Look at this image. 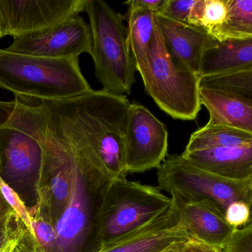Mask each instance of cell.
Instances as JSON below:
<instances>
[{
    "mask_svg": "<svg viewBox=\"0 0 252 252\" xmlns=\"http://www.w3.org/2000/svg\"><path fill=\"white\" fill-rule=\"evenodd\" d=\"M47 125L71 149L73 173L68 200L55 225L57 252H100V218L107 190L114 178L95 147L60 113L41 107Z\"/></svg>",
    "mask_w": 252,
    "mask_h": 252,
    "instance_id": "obj_1",
    "label": "cell"
},
{
    "mask_svg": "<svg viewBox=\"0 0 252 252\" xmlns=\"http://www.w3.org/2000/svg\"><path fill=\"white\" fill-rule=\"evenodd\" d=\"M48 101L95 147L114 179L126 178L124 137L130 102L126 95L92 90L71 98Z\"/></svg>",
    "mask_w": 252,
    "mask_h": 252,
    "instance_id": "obj_2",
    "label": "cell"
},
{
    "mask_svg": "<svg viewBox=\"0 0 252 252\" xmlns=\"http://www.w3.org/2000/svg\"><path fill=\"white\" fill-rule=\"evenodd\" d=\"M0 88L27 105L91 92L79 58L54 60L0 49Z\"/></svg>",
    "mask_w": 252,
    "mask_h": 252,
    "instance_id": "obj_3",
    "label": "cell"
},
{
    "mask_svg": "<svg viewBox=\"0 0 252 252\" xmlns=\"http://www.w3.org/2000/svg\"><path fill=\"white\" fill-rule=\"evenodd\" d=\"M92 34L95 76L103 91L130 95L135 83V66L126 42L124 17L103 0H86Z\"/></svg>",
    "mask_w": 252,
    "mask_h": 252,
    "instance_id": "obj_4",
    "label": "cell"
},
{
    "mask_svg": "<svg viewBox=\"0 0 252 252\" xmlns=\"http://www.w3.org/2000/svg\"><path fill=\"white\" fill-rule=\"evenodd\" d=\"M141 78L147 94L166 114L182 121L197 118L201 110L199 76L171 57L156 22L148 67Z\"/></svg>",
    "mask_w": 252,
    "mask_h": 252,
    "instance_id": "obj_5",
    "label": "cell"
},
{
    "mask_svg": "<svg viewBox=\"0 0 252 252\" xmlns=\"http://www.w3.org/2000/svg\"><path fill=\"white\" fill-rule=\"evenodd\" d=\"M172 198L157 187L114 179L110 184L100 218L102 250L133 234L170 206Z\"/></svg>",
    "mask_w": 252,
    "mask_h": 252,
    "instance_id": "obj_6",
    "label": "cell"
},
{
    "mask_svg": "<svg viewBox=\"0 0 252 252\" xmlns=\"http://www.w3.org/2000/svg\"><path fill=\"white\" fill-rule=\"evenodd\" d=\"M158 187L185 202L208 200L225 209L233 202L252 206V179H228L191 164L182 155H172L158 169Z\"/></svg>",
    "mask_w": 252,
    "mask_h": 252,
    "instance_id": "obj_7",
    "label": "cell"
},
{
    "mask_svg": "<svg viewBox=\"0 0 252 252\" xmlns=\"http://www.w3.org/2000/svg\"><path fill=\"white\" fill-rule=\"evenodd\" d=\"M38 137L43 148V161L38 185L37 203L29 209V213L41 217L55 226L64 212L70 194L73 153L66 140L47 125L45 116Z\"/></svg>",
    "mask_w": 252,
    "mask_h": 252,
    "instance_id": "obj_8",
    "label": "cell"
},
{
    "mask_svg": "<svg viewBox=\"0 0 252 252\" xmlns=\"http://www.w3.org/2000/svg\"><path fill=\"white\" fill-rule=\"evenodd\" d=\"M39 128L34 131L13 126L0 129V178L29 209L37 203L43 161V148L38 137Z\"/></svg>",
    "mask_w": 252,
    "mask_h": 252,
    "instance_id": "obj_9",
    "label": "cell"
},
{
    "mask_svg": "<svg viewBox=\"0 0 252 252\" xmlns=\"http://www.w3.org/2000/svg\"><path fill=\"white\" fill-rule=\"evenodd\" d=\"M168 137L165 125L148 109L130 103L124 137L127 174L158 169L167 155Z\"/></svg>",
    "mask_w": 252,
    "mask_h": 252,
    "instance_id": "obj_10",
    "label": "cell"
},
{
    "mask_svg": "<svg viewBox=\"0 0 252 252\" xmlns=\"http://www.w3.org/2000/svg\"><path fill=\"white\" fill-rule=\"evenodd\" d=\"M86 0H0L5 36H23L52 29L85 11Z\"/></svg>",
    "mask_w": 252,
    "mask_h": 252,
    "instance_id": "obj_11",
    "label": "cell"
},
{
    "mask_svg": "<svg viewBox=\"0 0 252 252\" xmlns=\"http://www.w3.org/2000/svg\"><path fill=\"white\" fill-rule=\"evenodd\" d=\"M91 27L78 17L37 33L13 37L5 49L8 52L54 60L79 58L82 54H92Z\"/></svg>",
    "mask_w": 252,
    "mask_h": 252,
    "instance_id": "obj_12",
    "label": "cell"
},
{
    "mask_svg": "<svg viewBox=\"0 0 252 252\" xmlns=\"http://www.w3.org/2000/svg\"><path fill=\"white\" fill-rule=\"evenodd\" d=\"M169 209L133 234L100 252H166L189 238L181 222L178 200L171 195Z\"/></svg>",
    "mask_w": 252,
    "mask_h": 252,
    "instance_id": "obj_13",
    "label": "cell"
},
{
    "mask_svg": "<svg viewBox=\"0 0 252 252\" xmlns=\"http://www.w3.org/2000/svg\"><path fill=\"white\" fill-rule=\"evenodd\" d=\"M156 24L171 57L198 76L203 53L217 39L203 29L155 14Z\"/></svg>",
    "mask_w": 252,
    "mask_h": 252,
    "instance_id": "obj_14",
    "label": "cell"
},
{
    "mask_svg": "<svg viewBox=\"0 0 252 252\" xmlns=\"http://www.w3.org/2000/svg\"><path fill=\"white\" fill-rule=\"evenodd\" d=\"M177 200L179 203L181 222L189 235L222 249L236 229L225 220L224 212L208 200L185 202Z\"/></svg>",
    "mask_w": 252,
    "mask_h": 252,
    "instance_id": "obj_15",
    "label": "cell"
},
{
    "mask_svg": "<svg viewBox=\"0 0 252 252\" xmlns=\"http://www.w3.org/2000/svg\"><path fill=\"white\" fill-rule=\"evenodd\" d=\"M189 162L214 175L228 179H252V143L238 147L184 152Z\"/></svg>",
    "mask_w": 252,
    "mask_h": 252,
    "instance_id": "obj_16",
    "label": "cell"
},
{
    "mask_svg": "<svg viewBox=\"0 0 252 252\" xmlns=\"http://www.w3.org/2000/svg\"><path fill=\"white\" fill-rule=\"evenodd\" d=\"M200 104L209 111L206 125H222L252 133V101L199 88Z\"/></svg>",
    "mask_w": 252,
    "mask_h": 252,
    "instance_id": "obj_17",
    "label": "cell"
},
{
    "mask_svg": "<svg viewBox=\"0 0 252 252\" xmlns=\"http://www.w3.org/2000/svg\"><path fill=\"white\" fill-rule=\"evenodd\" d=\"M252 68V38L217 41L205 51L200 61L199 79L205 76Z\"/></svg>",
    "mask_w": 252,
    "mask_h": 252,
    "instance_id": "obj_18",
    "label": "cell"
},
{
    "mask_svg": "<svg viewBox=\"0 0 252 252\" xmlns=\"http://www.w3.org/2000/svg\"><path fill=\"white\" fill-rule=\"evenodd\" d=\"M126 42L135 63V70L141 76L148 67V52L156 28L155 14L149 10L132 5L126 1Z\"/></svg>",
    "mask_w": 252,
    "mask_h": 252,
    "instance_id": "obj_19",
    "label": "cell"
},
{
    "mask_svg": "<svg viewBox=\"0 0 252 252\" xmlns=\"http://www.w3.org/2000/svg\"><path fill=\"white\" fill-rule=\"evenodd\" d=\"M251 143L252 132L222 125H206L191 134L184 152L238 147Z\"/></svg>",
    "mask_w": 252,
    "mask_h": 252,
    "instance_id": "obj_20",
    "label": "cell"
},
{
    "mask_svg": "<svg viewBox=\"0 0 252 252\" xmlns=\"http://www.w3.org/2000/svg\"><path fill=\"white\" fill-rule=\"evenodd\" d=\"M225 21L212 36L218 41L252 38V0H226Z\"/></svg>",
    "mask_w": 252,
    "mask_h": 252,
    "instance_id": "obj_21",
    "label": "cell"
},
{
    "mask_svg": "<svg viewBox=\"0 0 252 252\" xmlns=\"http://www.w3.org/2000/svg\"><path fill=\"white\" fill-rule=\"evenodd\" d=\"M199 88L252 101V68L200 78Z\"/></svg>",
    "mask_w": 252,
    "mask_h": 252,
    "instance_id": "obj_22",
    "label": "cell"
},
{
    "mask_svg": "<svg viewBox=\"0 0 252 252\" xmlns=\"http://www.w3.org/2000/svg\"><path fill=\"white\" fill-rule=\"evenodd\" d=\"M227 15L226 0H205L201 29L212 36L222 26Z\"/></svg>",
    "mask_w": 252,
    "mask_h": 252,
    "instance_id": "obj_23",
    "label": "cell"
},
{
    "mask_svg": "<svg viewBox=\"0 0 252 252\" xmlns=\"http://www.w3.org/2000/svg\"><path fill=\"white\" fill-rule=\"evenodd\" d=\"M36 241L45 252H57L55 226L37 215H31Z\"/></svg>",
    "mask_w": 252,
    "mask_h": 252,
    "instance_id": "obj_24",
    "label": "cell"
},
{
    "mask_svg": "<svg viewBox=\"0 0 252 252\" xmlns=\"http://www.w3.org/2000/svg\"><path fill=\"white\" fill-rule=\"evenodd\" d=\"M0 194L3 197L8 206L11 208L13 212L19 217L22 222L26 225L29 231L34 235L32 220L29 213V208L23 201L20 196L8 184H5L2 178H0ZM35 236V235H34Z\"/></svg>",
    "mask_w": 252,
    "mask_h": 252,
    "instance_id": "obj_25",
    "label": "cell"
},
{
    "mask_svg": "<svg viewBox=\"0 0 252 252\" xmlns=\"http://www.w3.org/2000/svg\"><path fill=\"white\" fill-rule=\"evenodd\" d=\"M197 0H165L158 15L178 23L189 25Z\"/></svg>",
    "mask_w": 252,
    "mask_h": 252,
    "instance_id": "obj_26",
    "label": "cell"
},
{
    "mask_svg": "<svg viewBox=\"0 0 252 252\" xmlns=\"http://www.w3.org/2000/svg\"><path fill=\"white\" fill-rule=\"evenodd\" d=\"M222 252H252V224L249 221L242 228H236Z\"/></svg>",
    "mask_w": 252,
    "mask_h": 252,
    "instance_id": "obj_27",
    "label": "cell"
},
{
    "mask_svg": "<svg viewBox=\"0 0 252 252\" xmlns=\"http://www.w3.org/2000/svg\"><path fill=\"white\" fill-rule=\"evenodd\" d=\"M27 105L17 99L13 101H0V129L5 126H17Z\"/></svg>",
    "mask_w": 252,
    "mask_h": 252,
    "instance_id": "obj_28",
    "label": "cell"
},
{
    "mask_svg": "<svg viewBox=\"0 0 252 252\" xmlns=\"http://www.w3.org/2000/svg\"><path fill=\"white\" fill-rule=\"evenodd\" d=\"M22 220L13 213L5 220L0 222V252L12 246L18 236Z\"/></svg>",
    "mask_w": 252,
    "mask_h": 252,
    "instance_id": "obj_29",
    "label": "cell"
},
{
    "mask_svg": "<svg viewBox=\"0 0 252 252\" xmlns=\"http://www.w3.org/2000/svg\"><path fill=\"white\" fill-rule=\"evenodd\" d=\"M251 207L246 202H233L225 209V220L235 228L246 225L251 220Z\"/></svg>",
    "mask_w": 252,
    "mask_h": 252,
    "instance_id": "obj_30",
    "label": "cell"
},
{
    "mask_svg": "<svg viewBox=\"0 0 252 252\" xmlns=\"http://www.w3.org/2000/svg\"><path fill=\"white\" fill-rule=\"evenodd\" d=\"M11 252H45L36 241V237L22 222L17 240Z\"/></svg>",
    "mask_w": 252,
    "mask_h": 252,
    "instance_id": "obj_31",
    "label": "cell"
},
{
    "mask_svg": "<svg viewBox=\"0 0 252 252\" xmlns=\"http://www.w3.org/2000/svg\"><path fill=\"white\" fill-rule=\"evenodd\" d=\"M179 252H222L219 248L210 246L190 237L179 246Z\"/></svg>",
    "mask_w": 252,
    "mask_h": 252,
    "instance_id": "obj_32",
    "label": "cell"
},
{
    "mask_svg": "<svg viewBox=\"0 0 252 252\" xmlns=\"http://www.w3.org/2000/svg\"><path fill=\"white\" fill-rule=\"evenodd\" d=\"M127 2L158 14L161 10L165 0H129Z\"/></svg>",
    "mask_w": 252,
    "mask_h": 252,
    "instance_id": "obj_33",
    "label": "cell"
},
{
    "mask_svg": "<svg viewBox=\"0 0 252 252\" xmlns=\"http://www.w3.org/2000/svg\"><path fill=\"white\" fill-rule=\"evenodd\" d=\"M13 213L14 212L0 194V222L5 220Z\"/></svg>",
    "mask_w": 252,
    "mask_h": 252,
    "instance_id": "obj_34",
    "label": "cell"
},
{
    "mask_svg": "<svg viewBox=\"0 0 252 252\" xmlns=\"http://www.w3.org/2000/svg\"><path fill=\"white\" fill-rule=\"evenodd\" d=\"M5 34H4L3 29H2V23H1V20H0V39L5 37Z\"/></svg>",
    "mask_w": 252,
    "mask_h": 252,
    "instance_id": "obj_35",
    "label": "cell"
},
{
    "mask_svg": "<svg viewBox=\"0 0 252 252\" xmlns=\"http://www.w3.org/2000/svg\"><path fill=\"white\" fill-rule=\"evenodd\" d=\"M181 246V245H180ZM176 246V247L173 248V249H170V250L167 251L166 252H179V246Z\"/></svg>",
    "mask_w": 252,
    "mask_h": 252,
    "instance_id": "obj_36",
    "label": "cell"
},
{
    "mask_svg": "<svg viewBox=\"0 0 252 252\" xmlns=\"http://www.w3.org/2000/svg\"><path fill=\"white\" fill-rule=\"evenodd\" d=\"M14 244L12 245V246H10L9 248H8V249H5V250L2 251V252H11V249H12L13 246H14Z\"/></svg>",
    "mask_w": 252,
    "mask_h": 252,
    "instance_id": "obj_37",
    "label": "cell"
}]
</instances>
